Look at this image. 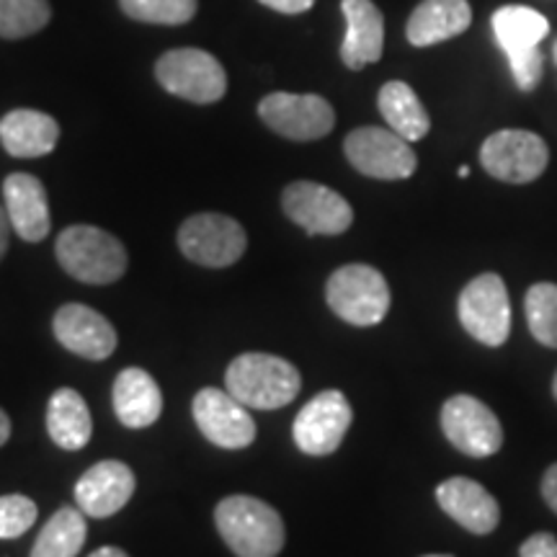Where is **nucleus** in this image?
Returning <instances> with one entry per match:
<instances>
[{"instance_id":"393cba45","label":"nucleus","mask_w":557,"mask_h":557,"mask_svg":"<svg viewBox=\"0 0 557 557\" xmlns=\"http://www.w3.org/2000/svg\"><path fill=\"white\" fill-rule=\"evenodd\" d=\"M493 34H496L500 50L508 54H519L537 50L540 41L549 34V21L540 11L527 5H504L493 13Z\"/></svg>"},{"instance_id":"473e14b6","label":"nucleus","mask_w":557,"mask_h":557,"mask_svg":"<svg viewBox=\"0 0 557 557\" xmlns=\"http://www.w3.org/2000/svg\"><path fill=\"white\" fill-rule=\"evenodd\" d=\"M261 5H267L271 11L287 13V16H297V13L310 11L315 5V0H259Z\"/></svg>"},{"instance_id":"4c0bfd02","label":"nucleus","mask_w":557,"mask_h":557,"mask_svg":"<svg viewBox=\"0 0 557 557\" xmlns=\"http://www.w3.org/2000/svg\"><path fill=\"white\" fill-rule=\"evenodd\" d=\"M457 176H459V178H468V176H470V169H468V165H459Z\"/></svg>"},{"instance_id":"e433bc0d","label":"nucleus","mask_w":557,"mask_h":557,"mask_svg":"<svg viewBox=\"0 0 557 557\" xmlns=\"http://www.w3.org/2000/svg\"><path fill=\"white\" fill-rule=\"evenodd\" d=\"M88 557H129L127 553H124V549H120V547H99L96 549V553H90Z\"/></svg>"},{"instance_id":"b1692460","label":"nucleus","mask_w":557,"mask_h":557,"mask_svg":"<svg viewBox=\"0 0 557 557\" xmlns=\"http://www.w3.org/2000/svg\"><path fill=\"white\" fill-rule=\"evenodd\" d=\"M377 107L382 120L387 122V127L398 132L408 143H418L429 135L431 120L429 111L423 109L421 99L416 96V90L403 81H389L380 88Z\"/></svg>"},{"instance_id":"0eeeda50","label":"nucleus","mask_w":557,"mask_h":557,"mask_svg":"<svg viewBox=\"0 0 557 557\" xmlns=\"http://www.w3.org/2000/svg\"><path fill=\"white\" fill-rule=\"evenodd\" d=\"M457 315L462 329L480 344L504 346L511 333V302L504 278L493 271L472 278L457 299Z\"/></svg>"},{"instance_id":"dca6fc26","label":"nucleus","mask_w":557,"mask_h":557,"mask_svg":"<svg viewBox=\"0 0 557 557\" xmlns=\"http://www.w3.org/2000/svg\"><path fill=\"white\" fill-rule=\"evenodd\" d=\"M135 487L137 480L129 465L120 459H103L83 472V478L75 483V500L86 517L109 519L129 504Z\"/></svg>"},{"instance_id":"72a5a7b5","label":"nucleus","mask_w":557,"mask_h":557,"mask_svg":"<svg viewBox=\"0 0 557 557\" xmlns=\"http://www.w3.org/2000/svg\"><path fill=\"white\" fill-rule=\"evenodd\" d=\"M542 498L557 513V462L542 478Z\"/></svg>"},{"instance_id":"6ab92c4d","label":"nucleus","mask_w":557,"mask_h":557,"mask_svg":"<svg viewBox=\"0 0 557 557\" xmlns=\"http://www.w3.org/2000/svg\"><path fill=\"white\" fill-rule=\"evenodd\" d=\"M346 18V37L341 60L348 70H361L382 58L385 50V18L372 0H341Z\"/></svg>"},{"instance_id":"58836bf2","label":"nucleus","mask_w":557,"mask_h":557,"mask_svg":"<svg viewBox=\"0 0 557 557\" xmlns=\"http://www.w3.org/2000/svg\"><path fill=\"white\" fill-rule=\"evenodd\" d=\"M553 395H555V400H557V372H555V380H553Z\"/></svg>"},{"instance_id":"9b49d317","label":"nucleus","mask_w":557,"mask_h":557,"mask_svg":"<svg viewBox=\"0 0 557 557\" xmlns=\"http://www.w3.org/2000/svg\"><path fill=\"white\" fill-rule=\"evenodd\" d=\"M442 431L462 455L485 459L504 447V429L498 416L472 395H455L442 408Z\"/></svg>"},{"instance_id":"423d86ee","label":"nucleus","mask_w":557,"mask_h":557,"mask_svg":"<svg viewBox=\"0 0 557 557\" xmlns=\"http://www.w3.org/2000/svg\"><path fill=\"white\" fill-rule=\"evenodd\" d=\"M178 248L199 267L227 269L243 259L248 238L238 220L220 212H201L178 227Z\"/></svg>"},{"instance_id":"2f4dec72","label":"nucleus","mask_w":557,"mask_h":557,"mask_svg":"<svg viewBox=\"0 0 557 557\" xmlns=\"http://www.w3.org/2000/svg\"><path fill=\"white\" fill-rule=\"evenodd\" d=\"M519 557H557V540L553 534H532L519 549Z\"/></svg>"},{"instance_id":"4be33fe9","label":"nucleus","mask_w":557,"mask_h":557,"mask_svg":"<svg viewBox=\"0 0 557 557\" xmlns=\"http://www.w3.org/2000/svg\"><path fill=\"white\" fill-rule=\"evenodd\" d=\"M60 124L37 109H13L0 120V145L13 158H41L54 150Z\"/></svg>"},{"instance_id":"ea45409f","label":"nucleus","mask_w":557,"mask_h":557,"mask_svg":"<svg viewBox=\"0 0 557 557\" xmlns=\"http://www.w3.org/2000/svg\"><path fill=\"white\" fill-rule=\"evenodd\" d=\"M553 58H555V65H557V41H555V47H553Z\"/></svg>"},{"instance_id":"ddd939ff","label":"nucleus","mask_w":557,"mask_h":557,"mask_svg":"<svg viewBox=\"0 0 557 557\" xmlns=\"http://www.w3.org/2000/svg\"><path fill=\"white\" fill-rule=\"evenodd\" d=\"M287 218L308 235H341L351 227L354 209L338 191L315 181H295L282 194Z\"/></svg>"},{"instance_id":"7ed1b4c3","label":"nucleus","mask_w":557,"mask_h":557,"mask_svg":"<svg viewBox=\"0 0 557 557\" xmlns=\"http://www.w3.org/2000/svg\"><path fill=\"white\" fill-rule=\"evenodd\" d=\"M65 274L83 284H114L127 271V248L120 238L94 225H70L54 246Z\"/></svg>"},{"instance_id":"4468645a","label":"nucleus","mask_w":557,"mask_h":557,"mask_svg":"<svg viewBox=\"0 0 557 557\" xmlns=\"http://www.w3.org/2000/svg\"><path fill=\"white\" fill-rule=\"evenodd\" d=\"M194 421L207 442L222 449H246L256 442V421L227 389L205 387L191 403Z\"/></svg>"},{"instance_id":"c9c22d12","label":"nucleus","mask_w":557,"mask_h":557,"mask_svg":"<svg viewBox=\"0 0 557 557\" xmlns=\"http://www.w3.org/2000/svg\"><path fill=\"white\" fill-rule=\"evenodd\" d=\"M9 438H11V418L3 408H0V447H3Z\"/></svg>"},{"instance_id":"39448f33","label":"nucleus","mask_w":557,"mask_h":557,"mask_svg":"<svg viewBox=\"0 0 557 557\" xmlns=\"http://www.w3.org/2000/svg\"><path fill=\"white\" fill-rule=\"evenodd\" d=\"M156 78L169 94L191 103H214L227 90L225 67L214 54L197 47L165 52L156 62Z\"/></svg>"},{"instance_id":"a19ab883","label":"nucleus","mask_w":557,"mask_h":557,"mask_svg":"<svg viewBox=\"0 0 557 557\" xmlns=\"http://www.w3.org/2000/svg\"><path fill=\"white\" fill-rule=\"evenodd\" d=\"M423 557H451V555H423Z\"/></svg>"},{"instance_id":"f257e3e1","label":"nucleus","mask_w":557,"mask_h":557,"mask_svg":"<svg viewBox=\"0 0 557 557\" xmlns=\"http://www.w3.org/2000/svg\"><path fill=\"white\" fill-rule=\"evenodd\" d=\"M214 524L238 557H276L287 540L282 513L253 496L222 498L214 508Z\"/></svg>"},{"instance_id":"f3484780","label":"nucleus","mask_w":557,"mask_h":557,"mask_svg":"<svg viewBox=\"0 0 557 557\" xmlns=\"http://www.w3.org/2000/svg\"><path fill=\"white\" fill-rule=\"evenodd\" d=\"M5 214L11 230L26 243H39L50 235V201L45 184L32 173H11L3 181Z\"/></svg>"},{"instance_id":"1a4fd4ad","label":"nucleus","mask_w":557,"mask_h":557,"mask_svg":"<svg viewBox=\"0 0 557 557\" xmlns=\"http://www.w3.org/2000/svg\"><path fill=\"white\" fill-rule=\"evenodd\" d=\"M348 163L369 178L403 181L416 173L418 158L408 139L382 127H359L344 143Z\"/></svg>"},{"instance_id":"f03ea898","label":"nucleus","mask_w":557,"mask_h":557,"mask_svg":"<svg viewBox=\"0 0 557 557\" xmlns=\"http://www.w3.org/2000/svg\"><path fill=\"white\" fill-rule=\"evenodd\" d=\"M225 387L246 408L276 410L289 406L302 389L299 369L274 354H240L230 361Z\"/></svg>"},{"instance_id":"c756f323","label":"nucleus","mask_w":557,"mask_h":557,"mask_svg":"<svg viewBox=\"0 0 557 557\" xmlns=\"http://www.w3.org/2000/svg\"><path fill=\"white\" fill-rule=\"evenodd\" d=\"M37 504L21 493L0 496V540H16L29 532L37 521Z\"/></svg>"},{"instance_id":"c85d7f7f","label":"nucleus","mask_w":557,"mask_h":557,"mask_svg":"<svg viewBox=\"0 0 557 557\" xmlns=\"http://www.w3.org/2000/svg\"><path fill=\"white\" fill-rule=\"evenodd\" d=\"M122 11L143 24L178 26L194 18L197 0H120Z\"/></svg>"},{"instance_id":"7c9ffc66","label":"nucleus","mask_w":557,"mask_h":557,"mask_svg":"<svg viewBox=\"0 0 557 557\" xmlns=\"http://www.w3.org/2000/svg\"><path fill=\"white\" fill-rule=\"evenodd\" d=\"M508 65H511L513 81L521 90H534L540 86L542 81V52L540 47L537 50H529V52H519V54H508Z\"/></svg>"},{"instance_id":"f704fd0d","label":"nucleus","mask_w":557,"mask_h":557,"mask_svg":"<svg viewBox=\"0 0 557 557\" xmlns=\"http://www.w3.org/2000/svg\"><path fill=\"white\" fill-rule=\"evenodd\" d=\"M9 238H11V222H9V214H5V207L0 205V261H3L5 250H9Z\"/></svg>"},{"instance_id":"aec40b11","label":"nucleus","mask_w":557,"mask_h":557,"mask_svg":"<svg viewBox=\"0 0 557 557\" xmlns=\"http://www.w3.org/2000/svg\"><path fill=\"white\" fill-rule=\"evenodd\" d=\"M111 398L116 418L127 429H148L163 413V393L156 377L139 367H127L116 374Z\"/></svg>"},{"instance_id":"412c9836","label":"nucleus","mask_w":557,"mask_h":557,"mask_svg":"<svg viewBox=\"0 0 557 557\" xmlns=\"http://www.w3.org/2000/svg\"><path fill=\"white\" fill-rule=\"evenodd\" d=\"M472 24L468 0H421L408 18V41L413 47H431L455 39Z\"/></svg>"},{"instance_id":"5701e85b","label":"nucleus","mask_w":557,"mask_h":557,"mask_svg":"<svg viewBox=\"0 0 557 557\" xmlns=\"http://www.w3.org/2000/svg\"><path fill=\"white\" fill-rule=\"evenodd\" d=\"M47 431L60 449L78 451L86 447L94 434V421L81 393H75L73 387L54 389L47 406Z\"/></svg>"},{"instance_id":"20e7f679","label":"nucleus","mask_w":557,"mask_h":557,"mask_svg":"<svg viewBox=\"0 0 557 557\" xmlns=\"http://www.w3.org/2000/svg\"><path fill=\"white\" fill-rule=\"evenodd\" d=\"M325 302L341 320L357 329L377 325L389 312L387 278L367 263H348L331 274Z\"/></svg>"},{"instance_id":"a878e982","label":"nucleus","mask_w":557,"mask_h":557,"mask_svg":"<svg viewBox=\"0 0 557 557\" xmlns=\"http://www.w3.org/2000/svg\"><path fill=\"white\" fill-rule=\"evenodd\" d=\"M88 524L81 508L65 506L41 527L29 557H75L86 542Z\"/></svg>"},{"instance_id":"cd10ccee","label":"nucleus","mask_w":557,"mask_h":557,"mask_svg":"<svg viewBox=\"0 0 557 557\" xmlns=\"http://www.w3.org/2000/svg\"><path fill=\"white\" fill-rule=\"evenodd\" d=\"M524 310L532 336L542 346L557 348V284L540 282L529 287Z\"/></svg>"},{"instance_id":"a211bd4d","label":"nucleus","mask_w":557,"mask_h":557,"mask_svg":"<svg viewBox=\"0 0 557 557\" xmlns=\"http://www.w3.org/2000/svg\"><path fill=\"white\" fill-rule=\"evenodd\" d=\"M436 504L472 534H491L500 521L498 500L478 480L449 478L436 487Z\"/></svg>"},{"instance_id":"2eb2a0df","label":"nucleus","mask_w":557,"mask_h":557,"mask_svg":"<svg viewBox=\"0 0 557 557\" xmlns=\"http://www.w3.org/2000/svg\"><path fill=\"white\" fill-rule=\"evenodd\" d=\"M54 338L75 357L103 361L116 351L120 336L101 312L81 302L62 305L52 318Z\"/></svg>"},{"instance_id":"f8f14e48","label":"nucleus","mask_w":557,"mask_h":557,"mask_svg":"<svg viewBox=\"0 0 557 557\" xmlns=\"http://www.w3.org/2000/svg\"><path fill=\"white\" fill-rule=\"evenodd\" d=\"M259 116L269 129L295 143H312L331 135L336 124V111L315 94H271L259 103Z\"/></svg>"},{"instance_id":"6e6552de","label":"nucleus","mask_w":557,"mask_h":557,"mask_svg":"<svg viewBox=\"0 0 557 557\" xmlns=\"http://www.w3.org/2000/svg\"><path fill=\"white\" fill-rule=\"evenodd\" d=\"M485 173L506 184H529L540 178L549 163L547 143L527 129L493 132L480 148Z\"/></svg>"},{"instance_id":"9d476101","label":"nucleus","mask_w":557,"mask_h":557,"mask_svg":"<svg viewBox=\"0 0 557 557\" xmlns=\"http://www.w3.org/2000/svg\"><path fill=\"white\" fill-rule=\"evenodd\" d=\"M354 421L351 403L341 389H323L299 410L292 426L297 449L310 457H329L341 447Z\"/></svg>"},{"instance_id":"bb28decb","label":"nucleus","mask_w":557,"mask_h":557,"mask_svg":"<svg viewBox=\"0 0 557 557\" xmlns=\"http://www.w3.org/2000/svg\"><path fill=\"white\" fill-rule=\"evenodd\" d=\"M52 18L50 0H0V37L24 39L45 29Z\"/></svg>"}]
</instances>
